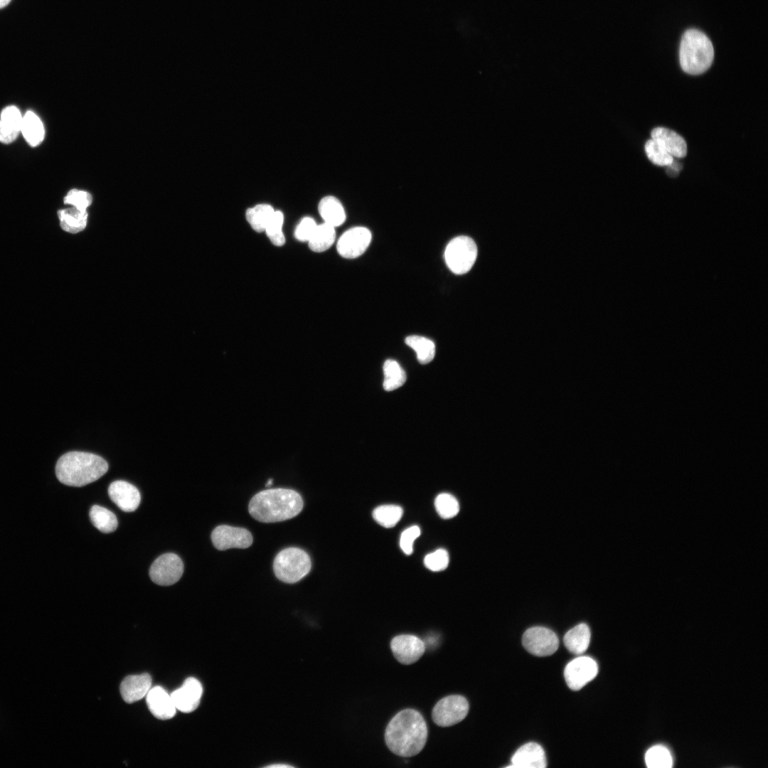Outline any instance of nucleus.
Here are the masks:
<instances>
[{
	"mask_svg": "<svg viewBox=\"0 0 768 768\" xmlns=\"http://www.w3.org/2000/svg\"><path fill=\"white\" fill-rule=\"evenodd\" d=\"M317 224L311 217L303 218L297 225L294 236L301 242H308L313 235Z\"/></svg>",
	"mask_w": 768,
	"mask_h": 768,
	"instance_id": "nucleus-38",
	"label": "nucleus"
},
{
	"mask_svg": "<svg viewBox=\"0 0 768 768\" xmlns=\"http://www.w3.org/2000/svg\"><path fill=\"white\" fill-rule=\"evenodd\" d=\"M92 201V196L89 193L77 189L70 190L64 198L65 204H71L80 210H86Z\"/></svg>",
	"mask_w": 768,
	"mask_h": 768,
	"instance_id": "nucleus-36",
	"label": "nucleus"
},
{
	"mask_svg": "<svg viewBox=\"0 0 768 768\" xmlns=\"http://www.w3.org/2000/svg\"><path fill=\"white\" fill-rule=\"evenodd\" d=\"M108 470L101 457L85 452L73 451L62 455L55 465V475L62 484L80 487L95 481Z\"/></svg>",
	"mask_w": 768,
	"mask_h": 768,
	"instance_id": "nucleus-3",
	"label": "nucleus"
},
{
	"mask_svg": "<svg viewBox=\"0 0 768 768\" xmlns=\"http://www.w3.org/2000/svg\"><path fill=\"white\" fill-rule=\"evenodd\" d=\"M23 117L15 106L5 107L0 117V142L9 144L14 142L21 132Z\"/></svg>",
	"mask_w": 768,
	"mask_h": 768,
	"instance_id": "nucleus-19",
	"label": "nucleus"
},
{
	"mask_svg": "<svg viewBox=\"0 0 768 768\" xmlns=\"http://www.w3.org/2000/svg\"><path fill=\"white\" fill-rule=\"evenodd\" d=\"M151 677L149 673L130 675L125 677L120 684V693L127 703H133L146 695L151 687Z\"/></svg>",
	"mask_w": 768,
	"mask_h": 768,
	"instance_id": "nucleus-18",
	"label": "nucleus"
},
{
	"mask_svg": "<svg viewBox=\"0 0 768 768\" xmlns=\"http://www.w3.org/2000/svg\"><path fill=\"white\" fill-rule=\"evenodd\" d=\"M405 343L412 348L417 354V358L421 364L432 361L435 355L434 342L424 336L412 335L405 338Z\"/></svg>",
	"mask_w": 768,
	"mask_h": 768,
	"instance_id": "nucleus-28",
	"label": "nucleus"
},
{
	"mask_svg": "<svg viewBox=\"0 0 768 768\" xmlns=\"http://www.w3.org/2000/svg\"><path fill=\"white\" fill-rule=\"evenodd\" d=\"M371 233L365 227H354L348 229L339 238L337 242L338 254L347 259H354L366 250L371 242Z\"/></svg>",
	"mask_w": 768,
	"mask_h": 768,
	"instance_id": "nucleus-11",
	"label": "nucleus"
},
{
	"mask_svg": "<svg viewBox=\"0 0 768 768\" xmlns=\"http://www.w3.org/2000/svg\"><path fill=\"white\" fill-rule=\"evenodd\" d=\"M336 240L335 228L326 223L317 225L313 235L307 242L309 248L316 252L327 250Z\"/></svg>",
	"mask_w": 768,
	"mask_h": 768,
	"instance_id": "nucleus-25",
	"label": "nucleus"
},
{
	"mask_svg": "<svg viewBox=\"0 0 768 768\" xmlns=\"http://www.w3.org/2000/svg\"><path fill=\"white\" fill-rule=\"evenodd\" d=\"M300 494L288 489H266L255 494L249 503L250 514L262 523L286 521L297 516L303 508Z\"/></svg>",
	"mask_w": 768,
	"mask_h": 768,
	"instance_id": "nucleus-2",
	"label": "nucleus"
},
{
	"mask_svg": "<svg viewBox=\"0 0 768 768\" xmlns=\"http://www.w3.org/2000/svg\"><path fill=\"white\" fill-rule=\"evenodd\" d=\"M420 528L417 526H412L402 533L400 547L405 554L409 555L412 553L414 541L420 535Z\"/></svg>",
	"mask_w": 768,
	"mask_h": 768,
	"instance_id": "nucleus-37",
	"label": "nucleus"
},
{
	"mask_svg": "<svg viewBox=\"0 0 768 768\" xmlns=\"http://www.w3.org/2000/svg\"><path fill=\"white\" fill-rule=\"evenodd\" d=\"M646 766L650 768H670L673 759L669 750L663 745H656L648 750L645 754Z\"/></svg>",
	"mask_w": 768,
	"mask_h": 768,
	"instance_id": "nucleus-31",
	"label": "nucleus"
},
{
	"mask_svg": "<svg viewBox=\"0 0 768 768\" xmlns=\"http://www.w3.org/2000/svg\"><path fill=\"white\" fill-rule=\"evenodd\" d=\"M597 673V662L590 656H583L574 658L567 664L564 676L568 687L578 690L593 680Z\"/></svg>",
	"mask_w": 768,
	"mask_h": 768,
	"instance_id": "nucleus-10",
	"label": "nucleus"
},
{
	"mask_svg": "<svg viewBox=\"0 0 768 768\" xmlns=\"http://www.w3.org/2000/svg\"><path fill=\"white\" fill-rule=\"evenodd\" d=\"M61 228L70 233H77L83 230L87 225V213L86 210L75 207L58 211Z\"/></svg>",
	"mask_w": 768,
	"mask_h": 768,
	"instance_id": "nucleus-23",
	"label": "nucleus"
},
{
	"mask_svg": "<svg viewBox=\"0 0 768 768\" xmlns=\"http://www.w3.org/2000/svg\"><path fill=\"white\" fill-rule=\"evenodd\" d=\"M272 479H270V480L268 481V482L267 483V484H266V486H270V485L272 484Z\"/></svg>",
	"mask_w": 768,
	"mask_h": 768,
	"instance_id": "nucleus-41",
	"label": "nucleus"
},
{
	"mask_svg": "<svg viewBox=\"0 0 768 768\" xmlns=\"http://www.w3.org/2000/svg\"><path fill=\"white\" fill-rule=\"evenodd\" d=\"M383 388L387 391L401 387L406 381V374L400 365L395 360L388 359L383 364Z\"/></svg>",
	"mask_w": 768,
	"mask_h": 768,
	"instance_id": "nucleus-29",
	"label": "nucleus"
},
{
	"mask_svg": "<svg viewBox=\"0 0 768 768\" xmlns=\"http://www.w3.org/2000/svg\"><path fill=\"white\" fill-rule=\"evenodd\" d=\"M477 247L471 238L461 235L453 238L447 245L444 260L448 268L456 274L468 272L475 263Z\"/></svg>",
	"mask_w": 768,
	"mask_h": 768,
	"instance_id": "nucleus-6",
	"label": "nucleus"
},
{
	"mask_svg": "<svg viewBox=\"0 0 768 768\" xmlns=\"http://www.w3.org/2000/svg\"><path fill=\"white\" fill-rule=\"evenodd\" d=\"M211 540L214 547L219 550L247 548L253 542L252 535L249 530L228 525L217 526L211 533Z\"/></svg>",
	"mask_w": 768,
	"mask_h": 768,
	"instance_id": "nucleus-12",
	"label": "nucleus"
},
{
	"mask_svg": "<svg viewBox=\"0 0 768 768\" xmlns=\"http://www.w3.org/2000/svg\"><path fill=\"white\" fill-rule=\"evenodd\" d=\"M183 572V563L174 553H165L157 558L149 569V577L153 582L162 585H171L179 580Z\"/></svg>",
	"mask_w": 768,
	"mask_h": 768,
	"instance_id": "nucleus-8",
	"label": "nucleus"
},
{
	"mask_svg": "<svg viewBox=\"0 0 768 768\" xmlns=\"http://www.w3.org/2000/svg\"><path fill=\"white\" fill-rule=\"evenodd\" d=\"M146 704L151 714L159 720L172 718L176 711L171 695L159 686L151 688L146 694Z\"/></svg>",
	"mask_w": 768,
	"mask_h": 768,
	"instance_id": "nucleus-16",
	"label": "nucleus"
},
{
	"mask_svg": "<svg viewBox=\"0 0 768 768\" xmlns=\"http://www.w3.org/2000/svg\"><path fill=\"white\" fill-rule=\"evenodd\" d=\"M108 494L112 502L124 512L135 511L141 501L139 490L132 484L122 480L111 483Z\"/></svg>",
	"mask_w": 768,
	"mask_h": 768,
	"instance_id": "nucleus-15",
	"label": "nucleus"
},
{
	"mask_svg": "<svg viewBox=\"0 0 768 768\" xmlns=\"http://www.w3.org/2000/svg\"><path fill=\"white\" fill-rule=\"evenodd\" d=\"M449 562L448 552L444 548H439L427 554L424 558L425 567L431 571L439 572L445 570Z\"/></svg>",
	"mask_w": 768,
	"mask_h": 768,
	"instance_id": "nucleus-35",
	"label": "nucleus"
},
{
	"mask_svg": "<svg viewBox=\"0 0 768 768\" xmlns=\"http://www.w3.org/2000/svg\"><path fill=\"white\" fill-rule=\"evenodd\" d=\"M522 644L531 654L537 656H547L557 651L559 640L552 630L545 627L535 626L525 631Z\"/></svg>",
	"mask_w": 768,
	"mask_h": 768,
	"instance_id": "nucleus-9",
	"label": "nucleus"
},
{
	"mask_svg": "<svg viewBox=\"0 0 768 768\" xmlns=\"http://www.w3.org/2000/svg\"><path fill=\"white\" fill-rule=\"evenodd\" d=\"M645 151L649 160L658 166H668L673 161V156L653 139L646 142Z\"/></svg>",
	"mask_w": 768,
	"mask_h": 768,
	"instance_id": "nucleus-34",
	"label": "nucleus"
},
{
	"mask_svg": "<svg viewBox=\"0 0 768 768\" xmlns=\"http://www.w3.org/2000/svg\"><path fill=\"white\" fill-rule=\"evenodd\" d=\"M11 0H0V9L6 6Z\"/></svg>",
	"mask_w": 768,
	"mask_h": 768,
	"instance_id": "nucleus-40",
	"label": "nucleus"
},
{
	"mask_svg": "<svg viewBox=\"0 0 768 768\" xmlns=\"http://www.w3.org/2000/svg\"><path fill=\"white\" fill-rule=\"evenodd\" d=\"M21 132L27 143L31 146L39 145L45 135L41 120L31 111L26 112L23 117Z\"/></svg>",
	"mask_w": 768,
	"mask_h": 768,
	"instance_id": "nucleus-24",
	"label": "nucleus"
},
{
	"mask_svg": "<svg viewBox=\"0 0 768 768\" xmlns=\"http://www.w3.org/2000/svg\"><path fill=\"white\" fill-rule=\"evenodd\" d=\"M390 648L398 661L405 665L415 663L425 651L423 641L412 634L395 636L391 640Z\"/></svg>",
	"mask_w": 768,
	"mask_h": 768,
	"instance_id": "nucleus-13",
	"label": "nucleus"
},
{
	"mask_svg": "<svg viewBox=\"0 0 768 768\" xmlns=\"http://www.w3.org/2000/svg\"><path fill=\"white\" fill-rule=\"evenodd\" d=\"M427 738V727L422 715L416 710L407 708L398 713L389 722L385 740L389 750L400 757H412L420 753Z\"/></svg>",
	"mask_w": 768,
	"mask_h": 768,
	"instance_id": "nucleus-1",
	"label": "nucleus"
},
{
	"mask_svg": "<svg viewBox=\"0 0 768 768\" xmlns=\"http://www.w3.org/2000/svg\"><path fill=\"white\" fill-rule=\"evenodd\" d=\"M203 687L198 680L188 678L183 685L171 693V697L176 708L183 713L194 711L200 703Z\"/></svg>",
	"mask_w": 768,
	"mask_h": 768,
	"instance_id": "nucleus-14",
	"label": "nucleus"
},
{
	"mask_svg": "<svg viewBox=\"0 0 768 768\" xmlns=\"http://www.w3.org/2000/svg\"><path fill=\"white\" fill-rule=\"evenodd\" d=\"M651 138L660 144L672 156L683 158L687 154L684 139L673 130L656 127L651 133Z\"/></svg>",
	"mask_w": 768,
	"mask_h": 768,
	"instance_id": "nucleus-20",
	"label": "nucleus"
},
{
	"mask_svg": "<svg viewBox=\"0 0 768 768\" xmlns=\"http://www.w3.org/2000/svg\"><path fill=\"white\" fill-rule=\"evenodd\" d=\"M434 507L439 516L444 519L452 518L459 511L457 499L450 494L442 493L434 499Z\"/></svg>",
	"mask_w": 768,
	"mask_h": 768,
	"instance_id": "nucleus-32",
	"label": "nucleus"
},
{
	"mask_svg": "<svg viewBox=\"0 0 768 768\" xmlns=\"http://www.w3.org/2000/svg\"><path fill=\"white\" fill-rule=\"evenodd\" d=\"M469 709L467 700L460 695H451L439 700L432 709V718L435 724L449 727L465 718Z\"/></svg>",
	"mask_w": 768,
	"mask_h": 768,
	"instance_id": "nucleus-7",
	"label": "nucleus"
},
{
	"mask_svg": "<svg viewBox=\"0 0 768 768\" xmlns=\"http://www.w3.org/2000/svg\"><path fill=\"white\" fill-rule=\"evenodd\" d=\"M403 514L402 507L394 504L381 505L373 511V518L380 526L390 528L394 527Z\"/></svg>",
	"mask_w": 768,
	"mask_h": 768,
	"instance_id": "nucleus-30",
	"label": "nucleus"
},
{
	"mask_svg": "<svg viewBox=\"0 0 768 768\" xmlns=\"http://www.w3.org/2000/svg\"><path fill=\"white\" fill-rule=\"evenodd\" d=\"M318 209L324 223L334 228L340 226L346 220V215L341 203L333 196L322 198L319 203Z\"/></svg>",
	"mask_w": 768,
	"mask_h": 768,
	"instance_id": "nucleus-21",
	"label": "nucleus"
},
{
	"mask_svg": "<svg viewBox=\"0 0 768 768\" xmlns=\"http://www.w3.org/2000/svg\"><path fill=\"white\" fill-rule=\"evenodd\" d=\"M713 58V44L705 33L694 28L684 33L679 50L680 64L684 72L701 74L710 67Z\"/></svg>",
	"mask_w": 768,
	"mask_h": 768,
	"instance_id": "nucleus-4",
	"label": "nucleus"
},
{
	"mask_svg": "<svg viewBox=\"0 0 768 768\" xmlns=\"http://www.w3.org/2000/svg\"><path fill=\"white\" fill-rule=\"evenodd\" d=\"M591 638L589 626L586 624H580L570 629L563 638L566 648L572 654L579 655L587 649Z\"/></svg>",
	"mask_w": 768,
	"mask_h": 768,
	"instance_id": "nucleus-22",
	"label": "nucleus"
},
{
	"mask_svg": "<svg viewBox=\"0 0 768 768\" xmlns=\"http://www.w3.org/2000/svg\"><path fill=\"white\" fill-rule=\"evenodd\" d=\"M284 215L279 210H274L265 232L271 242L276 246H282L285 243V237L282 232Z\"/></svg>",
	"mask_w": 768,
	"mask_h": 768,
	"instance_id": "nucleus-33",
	"label": "nucleus"
},
{
	"mask_svg": "<svg viewBox=\"0 0 768 768\" xmlns=\"http://www.w3.org/2000/svg\"><path fill=\"white\" fill-rule=\"evenodd\" d=\"M274 210V208L269 204H257L247 209L246 220L255 231L265 232Z\"/></svg>",
	"mask_w": 768,
	"mask_h": 768,
	"instance_id": "nucleus-26",
	"label": "nucleus"
},
{
	"mask_svg": "<svg viewBox=\"0 0 768 768\" xmlns=\"http://www.w3.org/2000/svg\"><path fill=\"white\" fill-rule=\"evenodd\" d=\"M311 561L309 555L299 548H287L275 557L273 570L276 577L285 583H295L310 571Z\"/></svg>",
	"mask_w": 768,
	"mask_h": 768,
	"instance_id": "nucleus-5",
	"label": "nucleus"
},
{
	"mask_svg": "<svg viewBox=\"0 0 768 768\" xmlns=\"http://www.w3.org/2000/svg\"><path fill=\"white\" fill-rule=\"evenodd\" d=\"M90 518L94 526L104 533L114 531L118 525L116 516L110 510L98 505L91 507Z\"/></svg>",
	"mask_w": 768,
	"mask_h": 768,
	"instance_id": "nucleus-27",
	"label": "nucleus"
},
{
	"mask_svg": "<svg viewBox=\"0 0 768 768\" xmlns=\"http://www.w3.org/2000/svg\"><path fill=\"white\" fill-rule=\"evenodd\" d=\"M266 767H272V768L284 767V768H285V767H292V766H291L289 764H271V765H269V766H266Z\"/></svg>",
	"mask_w": 768,
	"mask_h": 768,
	"instance_id": "nucleus-39",
	"label": "nucleus"
},
{
	"mask_svg": "<svg viewBox=\"0 0 768 768\" xmlns=\"http://www.w3.org/2000/svg\"><path fill=\"white\" fill-rule=\"evenodd\" d=\"M510 767L544 768L547 766L543 747L535 742H528L520 747L511 758Z\"/></svg>",
	"mask_w": 768,
	"mask_h": 768,
	"instance_id": "nucleus-17",
	"label": "nucleus"
}]
</instances>
